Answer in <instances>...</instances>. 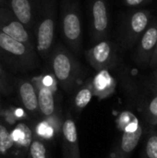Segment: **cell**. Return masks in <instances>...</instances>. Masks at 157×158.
Listing matches in <instances>:
<instances>
[{
    "label": "cell",
    "mask_w": 157,
    "mask_h": 158,
    "mask_svg": "<svg viewBox=\"0 0 157 158\" xmlns=\"http://www.w3.org/2000/svg\"><path fill=\"white\" fill-rule=\"evenodd\" d=\"M11 133L8 132L6 127L0 125V153L5 154L8 151L14 144Z\"/></svg>",
    "instance_id": "44dd1931"
},
{
    "label": "cell",
    "mask_w": 157,
    "mask_h": 158,
    "mask_svg": "<svg viewBox=\"0 0 157 158\" xmlns=\"http://www.w3.org/2000/svg\"><path fill=\"white\" fill-rule=\"evenodd\" d=\"M49 58L58 84L65 92H72L81 72V65L75 55L66 45L57 43L55 44Z\"/></svg>",
    "instance_id": "7a4b0ae2"
},
{
    "label": "cell",
    "mask_w": 157,
    "mask_h": 158,
    "mask_svg": "<svg viewBox=\"0 0 157 158\" xmlns=\"http://www.w3.org/2000/svg\"><path fill=\"white\" fill-rule=\"evenodd\" d=\"M90 86L93 96L105 99L111 95L116 89V81L108 69L97 71V74L90 81Z\"/></svg>",
    "instance_id": "7c38bea8"
},
{
    "label": "cell",
    "mask_w": 157,
    "mask_h": 158,
    "mask_svg": "<svg viewBox=\"0 0 157 158\" xmlns=\"http://www.w3.org/2000/svg\"><path fill=\"white\" fill-rule=\"evenodd\" d=\"M38 88V105L39 111L45 117H51L56 113V99L55 90L45 87L41 83L37 82Z\"/></svg>",
    "instance_id": "9a60e30c"
},
{
    "label": "cell",
    "mask_w": 157,
    "mask_h": 158,
    "mask_svg": "<svg viewBox=\"0 0 157 158\" xmlns=\"http://www.w3.org/2000/svg\"><path fill=\"white\" fill-rule=\"evenodd\" d=\"M8 8L34 38L39 0H6Z\"/></svg>",
    "instance_id": "30bf717a"
},
{
    "label": "cell",
    "mask_w": 157,
    "mask_h": 158,
    "mask_svg": "<svg viewBox=\"0 0 157 158\" xmlns=\"http://www.w3.org/2000/svg\"><path fill=\"white\" fill-rule=\"evenodd\" d=\"M117 124H118V129L122 132L133 131L137 130L142 125L140 123L138 118L130 111L122 112L117 119Z\"/></svg>",
    "instance_id": "ac0fdd59"
},
{
    "label": "cell",
    "mask_w": 157,
    "mask_h": 158,
    "mask_svg": "<svg viewBox=\"0 0 157 158\" xmlns=\"http://www.w3.org/2000/svg\"><path fill=\"white\" fill-rule=\"evenodd\" d=\"M91 44L108 38L109 12L107 0H89Z\"/></svg>",
    "instance_id": "8992f818"
},
{
    "label": "cell",
    "mask_w": 157,
    "mask_h": 158,
    "mask_svg": "<svg viewBox=\"0 0 157 158\" xmlns=\"http://www.w3.org/2000/svg\"><path fill=\"white\" fill-rule=\"evenodd\" d=\"M146 115L152 123L157 124V94L149 102L147 106Z\"/></svg>",
    "instance_id": "603a6c76"
},
{
    "label": "cell",
    "mask_w": 157,
    "mask_h": 158,
    "mask_svg": "<svg viewBox=\"0 0 157 158\" xmlns=\"http://www.w3.org/2000/svg\"><path fill=\"white\" fill-rule=\"evenodd\" d=\"M0 57L22 69H31L38 64L37 51L0 31Z\"/></svg>",
    "instance_id": "277c9868"
},
{
    "label": "cell",
    "mask_w": 157,
    "mask_h": 158,
    "mask_svg": "<svg viewBox=\"0 0 157 158\" xmlns=\"http://www.w3.org/2000/svg\"><path fill=\"white\" fill-rule=\"evenodd\" d=\"M150 67L153 68V69L157 68V45L156 49H155V54H154V56H153V58H152V60H151Z\"/></svg>",
    "instance_id": "d4e9b609"
},
{
    "label": "cell",
    "mask_w": 157,
    "mask_h": 158,
    "mask_svg": "<svg viewBox=\"0 0 157 158\" xmlns=\"http://www.w3.org/2000/svg\"><path fill=\"white\" fill-rule=\"evenodd\" d=\"M93 96V94L90 84L81 87L77 92L73 100V106L75 109H77L78 111H81L82 109H84L87 106V105L91 102Z\"/></svg>",
    "instance_id": "d6986e66"
},
{
    "label": "cell",
    "mask_w": 157,
    "mask_h": 158,
    "mask_svg": "<svg viewBox=\"0 0 157 158\" xmlns=\"http://www.w3.org/2000/svg\"><path fill=\"white\" fill-rule=\"evenodd\" d=\"M85 56L96 71L109 69L117 62V48L115 44L107 38L93 44L86 50Z\"/></svg>",
    "instance_id": "52a82bcc"
},
{
    "label": "cell",
    "mask_w": 157,
    "mask_h": 158,
    "mask_svg": "<svg viewBox=\"0 0 157 158\" xmlns=\"http://www.w3.org/2000/svg\"><path fill=\"white\" fill-rule=\"evenodd\" d=\"M63 122L57 113H56L55 115L45 118L44 120L38 123L35 129V132L40 138L43 140H52L59 132H62Z\"/></svg>",
    "instance_id": "5bb4252c"
},
{
    "label": "cell",
    "mask_w": 157,
    "mask_h": 158,
    "mask_svg": "<svg viewBox=\"0 0 157 158\" xmlns=\"http://www.w3.org/2000/svg\"><path fill=\"white\" fill-rule=\"evenodd\" d=\"M56 0H39L34 32L36 51L43 59L50 57L55 46Z\"/></svg>",
    "instance_id": "6da1fadb"
},
{
    "label": "cell",
    "mask_w": 157,
    "mask_h": 158,
    "mask_svg": "<svg viewBox=\"0 0 157 158\" xmlns=\"http://www.w3.org/2000/svg\"><path fill=\"white\" fill-rule=\"evenodd\" d=\"M150 1L151 0H123L124 4L129 7H139Z\"/></svg>",
    "instance_id": "cb8c5ba5"
},
{
    "label": "cell",
    "mask_w": 157,
    "mask_h": 158,
    "mask_svg": "<svg viewBox=\"0 0 157 158\" xmlns=\"http://www.w3.org/2000/svg\"><path fill=\"white\" fill-rule=\"evenodd\" d=\"M30 156L31 158H48L47 149L42 141H32L30 146Z\"/></svg>",
    "instance_id": "7402d4cb"
},
{
    "label": "cell",
    "mask_w": 157,
    "mask_h": 158,
    "mask_svg": "<svg viewBox=\"0 0 157 158\" xmlns=\"http://www.w3.org/2000/svg\"><path fill=\"white\" fill-rule=\"evenodd\" d=\"M62 138L64 158H81L76 123L70 116H68L62 126Z\"/></svg>",
    "instance_id": "8fae6325"
},
{
    "label": "cell",
    "mask_w": 157,
    "mask_h": 158,
    "mask_svg": "<svg viewBox=\"0 0 157 158\" xmlns=\"http://www.w3.org/2000/svg\"><path fill=\"white\" fill-rule=\"evenodd\" d=\"M4 79H5V74H4L3 69H2V68H1V66H0V81H2Z\"/></svg>",
    "instance_id": "4316f807"
},
{
    "label": "cell",
    "mask_w": 157,
    "mask_h": 158,
    "mask_svg": "<svg viewBox=\"0 0 157 158\" xmlns=\"http://www.w3.org/2000/svg\"><path fill=\"white\" fill-rule=\"evenodd\" d=\"M143 136V126L141 125L133 131H124L116 149L113 158H130L132 152L137 147Z\"/></svg>",
    "instance_id": "4fadbf2b"
},
{
    "label": "cell",
    "mask_w": 157,
    "mask_h": 158,
    "mask_svg": "<svg viewBox=\"0 0 157 158\" xmlns=\"http://www.w3.org/2000/svg\"><path fill=\"white\" fill-rule=\"evenodd\" d=\"M60 30L66 46L76 56L82 48V21L80 0H61Z\"/></svg>",
    "instance_id": "3957f363"
},
{
    "label": "cell",
    "mask_w": 157,
    "mask_h": 158,
    "mask_svg": "<svg viewBox=\"0 0 157 158\" xmlns=\"http://www.w3.org/2000/svg\"><path fill=\"white\" fill-rule=\"evenodd\" d=\"M11 136L14 143L22 147H30L32 143V132L31 129L23 123L17 125L11 132Z\"/></svg>",
    "instance_id": "e0dca14e"
},
{
    "label": "cell",
    "mask_w": 157,
    "mask_h": 158,
    "mask_svg": "<svg viewBox=\"0 0 157 158\" xmlns=\"http://www.w3.org/2000/svg\"><path fill=\"white\" fill-rule=\"evenodd\" d=\"M155 84H156L157 87V68H155Z\"/></svg>",
    "instance_id": "83f0119b"
},
{
    "label": "cell",
    "mask_w": 157,
    "mask_h": 158,
    "mask_svg": "<svg viewBox=\"0 0 157 158\" xmlns=\"http://www.w3.org/2000/svg\"><path fill=\"white\" fill-rule=\"evenodd\" d=\"M152 20V14L148 9H138L131 12L123 24L121 33L122 46L125 49H130L136 45Z\"/></svg>",
    "instance_id": "5b68a950"
},
{
    "label": "cell",
    "mask_w": 157,
    "mask_h": 158,
    "mask_svg": "<svg viewBox=\"0 0 157 158\" xmlns=\"http://www.w3.org/2000/svg\"><path fill=\"white\" fill-rule=\"evenodd\" d=\"M0 7H8L6 0H0Z\"/></svg>",
    "instance_id": "484cf974"
},
{
    "label": "cell",
    "mask_w": 157,
    "mask_h": 158,
    "mask_svg": "<svg viewBox=\"0 0 157 158\" xmlns=\"http://www.w3.org/2000/svg\"><path fill=\"white\" fill-rule=\"evenodd\" d=\"M143 158H157V133L152 132L145 143Z\"/></svg>",
    "instance_id": "ffe728a7"
},
{
    "label": "cell",
    "mask_w": 157,
    "mask_h": 158,
    "mask_svg": "<svg viewBox=\"0 0 157 158\" xmlns=\"http://www.w3.org/2000/svg\"><path fill=\"white\" fill-rule=\"evenodd\" d=\"M157 45V19L152 20L151 24L140 38L136 44L134 55L135 61L140 66H150Z\"/></svg>",
    "instance_id": "9c48e42d"
},
{
    "label": "cell",
    "mask_w": 157,
    "mask_h": 158,
    "mask_svg": "<svg viewBox=\"0 0 157 158\" xmlns=\"http://www.w3.org/2000/svg\"><path fill=\"white\" fill-rule=\"evenodd\" d=\"M19 95L24 107L31 112L36 113L39 110L38 105V92L35 86L31 81H22L19 86Z\"/></svg>",
    "instance_id": "2e32d148"
},
{
    "label": "cell",
    "mask_w": 157,
    "mask_h": 158,
    "mask_svg": "<svg viewBox=\"0 0 157 158\" xmlns=\"http://www.w3.org/2000/svg\"><path fill=\"white\" fill-rule=\"evenodd\" d=\"M0 31L36 49L34 38L8 7H0Z\"/></svg>",
    "instance_id": "ba28073f"
}]
</instances>
